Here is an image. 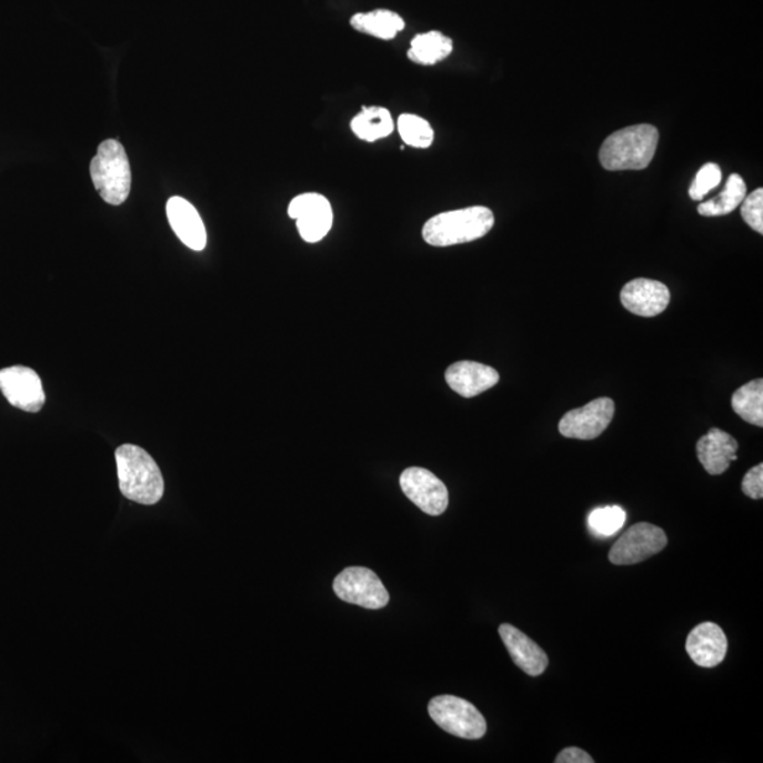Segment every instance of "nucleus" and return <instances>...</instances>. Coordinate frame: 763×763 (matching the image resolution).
<instances>
[{
  "instance_id": "a211bd4d",
  "label": "nucleus",
  "mask_w": 763,
  "mask_h": 763,
  "mask_svg": "<svg viewBox=\"0 0 763 763\" xmlns=\"http://www.w3.org/2000/svg\"><path fill=\"white\" fill-rule=\"evenodd\" d=\"M351 26L357 31L373 36V38L392 40L396 38L399 31L404 29V20L392 10L378 9L352 16Z\"/></svg>"
},
{
  "instance_id": "9b49d317",
  "label": "nucleus",
  "mask_w": 763,
  "mask_h": 763,
  "mask_svg": "<svg viewBox=\"0 0 763 763\" xmlns=\"http://www.w3.org/2000/svg\"><path fill=\"white\" fill-rule=\"evenodd\" d=\"M289 217L298 221L300 237L315 243L325 238L332 227V209L324 195L305 193L295 197L289 205Z\"/></svg>"
},
{
  "instance_id": "2eb2a0df",
  "label": "nucleus",
  "mask_w": 763,
  "mask_h": 763,
  "mask_svg": "<svg viewBox=\"0 0 763 763\" xmlns=\"http://www.w3.org/2000/svg\"><path fill=\"white\" fill-rule=\"evenodd\" d=\"M500 635L512 661L524 673L536 677L546 672L549 664L546 652L536 642L532 641L531 637L524 635L518 628L509 624L500 626Z\"/></svg>"
},
{
  "instance_id": "f257e3e1",
  "label": "nucleus",
  "mask_w": 763,
  "mask_h": 763,
  "mask_svg": "<svg viewBox=\"0 0 763 763\" xmlns=\"http://www.w3.org/2000/svg\"><path fill=\"white\" fill-rule=\"evenodd\" d=\"M119 488L124 498L142 505H154L164 494L162 471L147 450L123 444L116 453Z\"/></svg>"
},
{
  "instance_id": "1a4fd4ad",
  "label": "nucleus",
  "mask_w": 763,
  "mask_h": 763,
  "mask_svg": "<svg viewBox=\"0 0 763 763\" xmlns=\"http://www.w3.org/2000/svg\"><path fill=\"white\" fill-rule=\"evenodd\" d=\"M403 494L430 516H440L449 506V491L429 470L412 466L401 475Z\"/></svg>"
},
{
  "instance_id": "a878e982",
  "label": "nucleus",
  "mask_w": 763,
  "mask_h": 763,
  "mask_svg": "<svg viewBox=\"0 0 763 763\" xmlns=\"http://www.w3.org/2000/svg\"><path fill=\"white\" fill-rule=\"evenodd\" d=\"M742 218L752 230L763 233V190L757 189L754 193L745 197L742 201Z\"/></svg>"
},
{
  "instance_id": "7ed1b4c3",
  "label": "nucleus",
  "mask_w": 763,
  "mask_h": 763,
  "mask_svg": "<svg viewBox=\"0 0 763 763\" xmlns=\"http://www.w3.org/2000/svg\"><path fill=\"white\" fill-rule=\"evenodd\" d=\"M495 217L486 207L441 212L423 227V240L432 247L445 248L481 240L494 228Z\"/></svg>"
},
{
  "instance_id": "20e7f679",
  "label": "nucleus",
  "mask_w": 763,
  "mask_h": 763,
  "mask_svg": "<svg viewBox=\"0 0 763 763\" xmlns=\"http://www.w3.org/2000/svg\"><path fill=\"white\" fill-rule=\"evenodd\" d=\"M90 173L93 187L108 204L121 205L131 194V163L118 140H103L93 155Z\"/></svg>"
},
{
  "instance_id": "bb28decb",
  "label": "nucleus",
  "mask_w": 763,
  "mask_h": 763,
  "mask_svg": "<svg viewBox=\"0 0 763 763\" xmlns=\"http://www.w3.org/2000/svg\"><path fill=\"white\" fill-rule=\"evenodd\" d=\"M742 491L751 500H762L763 498V464H757L754 469L746 472L742 481Z\"/></svg>"
},
{
  "instance_id": "4468645a",
  "label": "nucleus",
  "mask_w": 763,
  "mask_h": 763,
  "mask_svg": "<svg viewBox=\"0 0 763 763\" xmlns=\"http://www.w3.org/2000/svg\"><path fill=\"white\" fill-rule=\"evenodd\" d=\"M729 641L723 630L713 622H703L689 633L686 651L700 667H715L724 661Z\"/></svg>"
},
{
  "instance_id": "6ab92c4d",
  "label": "nucleus",
  "mask_w": 763,
  "mask_h": 763,
  "mask_svg": "<svg viewBox=\"0 0 763 763\" xmlns=\"http://www.w3.org/2000/svg\"><path fill=\"white\" fill-rule=\"evenodd\" d=\"M451 53H453V40L440 31H429V33L418 34L412 40L408 57L416 64L434 66L448 59Z\"/></svg>"
},
{
  "instance_id": "5701e85b",
  "label": "nucleus",
  "mask_w": 763,
  "mask_h": 763,
  "mask_svg": "<svg viewBox=\"0 0 763 763\" xmlns=\"http://www.w3.org/2000/svg\"><path fill=\"white\" fill-rule=\"evenodd\" d=\"M398 131L408 147L416 149L432 147L434 140L433 128L423 118L412 116V113H404V116L399 117Z\"/></svg>"
},
{
  "instance_id": "b1692460",
  "label": "nucleus",
  "mask_w": 763,
  "mask_h": 763,
  "mask_svg": "<svg viewBox=\"0 0 763 763\" xmlns=\"http://www.w3.org/2000/svg\"><path fill=\"white\" fill-rule=\"evenodd\" d=\"M626 513L620 506L596 508L589 516L591 532L599 536H614L624 528Z\"/></svg>"
},
{
  "instance_id": "f8f14e48",
  "label": "nucleus",
  "mask_w": 763,
  "mask_h": 763,
  "mask_svg": "<svg viewBox=\"0 0 763 763\" xmlns=\"http://www.w3.org/2000/svg\"><path fill=\"white\" fill-rule=\"evenodd\" d=\"M622 305L632 314L656 317L671 303L667 285L657 280L635 279L621 290Z\"/></svg>"
},
{
  "instance_id": "4be33fe9",
  "label": "nucleus",
  "mask_w": 763,
  "mask_h": 763,
  "mask_svg": "<svg viewBox=\"0 0 763 763\" xmlns=\"http://www.w3.org/2000/svg\"><path fill=\"white\" fill-rule=\"evenodd\" d=\"M734 412L745 422L762 428L763 425V381L755 379L741 386L733 394Z\"/></svg>"
},
{
  "instance_id": "f03ea898",
  "label": "nucleus",
  "mask_w": 763,
  "mask_h": 763,
  "mask_svg": "<svg viewBox=\"0 0 763 763\" xmlns=\"http://www.w3.org/2000/svg\"><path fill=\"white\" fill-rule=\"evenodd\" d=\"M659 132L652 124L621 129L605 139L600 150L602 168L610 171L643 170L656 153Z\"/></svg>"
},
{
  "instance_id": "ddd939ff",
  "label": "nucleus",
  "mask_w": 763,
  "mask_h": 763,
  "mask_svg": "<svg viewBox=\"0 0 763 763\" xmlns=\"http://www.w3.org/2000/svg\"><path fill=\"white\" fill-rule=\"evenodd\" d=\"M445 381L460 396L474 398L498 385L500 373L484 363L461 361L445 371Z\"/></svg>"
},
{
  "instance_id": "dca6fc26",
  "label": "nucleus",
  "mask_w": 763,
  "mask_h": 763,
  "mask_svg": "<svg viewBox=\"0 0 763 763\" xmlns=\"http://www.w3.org/2000/svg\"><path fill=\"white\" fill-rule=\"evenodd\" d=\"M168 218L171 230L185 247L202 251L207 245V231L199 211L181 197H171L168 202Z\"/></svg>"
},
{
  "instance_id": "393cba45",
  "label": "nucleus",
  "mask_w": 763,
  "mask_h": 763,
  "mask_svg": "<svg viewBox=\"0 0 763 763\" xmlns=\"http://www.w3.org/2000/svg\"><path fill=\"white\" fill-rule=\"evenodd\" d=\"M721 180H723V173H721L720 165L715 163L705 164L704 168L699 170L692 185H690V199L702 201L710 191L717 189Z\"/></svg>"
},
{
  "instance_id": "cd10ccee",
  "label": "nucleus",
  "mask_w": 763,
  "mask_h": 763,
  "mask_svg": "<svg viewBox=\"0 0 763 763\" xmlns=\"http://www.w3.org/2000/svg\"><path fill=\"white\" fill-rule=\"evenodd\" d=\"M594 760L585 751L571 746L560 752L555 757V763H593Z\"/></svg>"
},
{
  "instance_id": "9d476101",
  "label": "nucleus",
  "mask_w": 763,
  "mask_h": 763,
  "mask_svg": "<svg viewBox=\"0 0 763 763\" xmlns=\"http://www.w3.org/2000/svg\"><path fill=\"white\" fill-rule=\"evenodd\" d=\"M0 391L12 406L38 413L46 403L41 379L31 368L16 365L0 371Z\"/></svg>"
},
{
  "instance_id": "412c9836",
  "label": "nucleus",
  "mask_w": 763,
  "mask_h": 763,
  "mask_svg": "<svg viewBox=\"0 0 763 763\" xmlns=\"http://www.w3.org/2000/svg\"><path fill=\"white\" fill-rule=\"evenodd\" d=\"M746 197V184L740 174H731L725 189L717 197L699 205V214L703 217L729 215L739 209Z\"/></svg>"
},
{
  "instance_id": "6e6552de",
  "label": "nucleus",
  "mask_w": 763,
  "mask_h": 763,
  "mask_svg": "<svg viewBox=\"0 0 763 763\" xmlns=\"http://www.w3.org/2000/svg\"><path fill=\"white\" fill-rule=\"evenodd\" d=\"M615 404L610 398H600L584 408L565 413L559 432L568 439L594 440L605 432L614 419Z\"/></svg>"
},
{
  "instance_id": "423d86ee",
  "label": "nucleus",
  "mask_w": 763,
  "mask_h": 763,
  "mask_svg": "<svg viewBox=\"0 0 763 763\" xmlns=\"http://www.w3.org/2000/svg\"><path fill=\"white\" fill-rule=\"evenodd\" d=\"M334 593L348 604L367 610H382L389 604V593L381 579L365 568H348L334 580Z\"/></svg>"
},
{
  "instance_id": "0eeeda50",
  "label": "nucleus",
  "mask_w": 763,
  "mask_h": 763,
  "mask_svg": "<svg viewBox=\"0 0 763 763\" xmlns=\"http://www.w3.org/2000/svg\"><path fill=\"white\" fill-rule=\"evenodd\" d=\"M666 544L667 536L663 529L652 523H637L616 540L609 559L616 565L637 564L662 552Z\"/></svg>"
},
{
  "instance_id": "f3484780",
  "label": "nucleus",
  "mask_w": 763,
  "mask_h": 763,
  "mask_svg": "<svg viewBox=\"0 0 763 763\" xmlns=\"http://www.w3.org/2000/svg\"><path fill=\"white\" fill-rule=\"evenodd\" d=\"M736 451H739V441L720 429H711L697 441L699 461L710 475L724 474L731 463L739 460Z\"/></svg>"
},
{
  "instance_id": "aec40b11",
  "label": "nucleus",
  "mask_w": 763,
  "mask_h": 763,
  "mask_svg": "<svg viewBox=\"0 0 763 763\" xmlns=\"http://www.w3.org/2000/svg\"><path fill=\"white\" fill-rule=\"evenodd\" d=\"M394 128L393 118L386 108L363 107L362 111L351 121V129L357 138L365 142H377L388 138Z\"/></svg>"
},
{
  "instance_id": "39448f33",
  "label": "nucleus",
  "mask_w": 763,
  "mask_h": 763,
  "mask_svg": "<svg viewBox=\"0 0 763 763\" xmlns=\"http://www.w3.org/2000/svg\"><path fill=\"white\" fill-rule=\"evenodd\" d=\"M435 724L459 739L481 740L486 734V721L474 704L455 695H439L429 704Z\"/></svg>"
}]
</instances>
